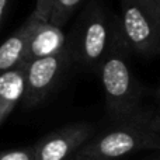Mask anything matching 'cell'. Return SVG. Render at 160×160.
<instances>
[{
	"mask_svg": "<svg viewBox=\"0 0 160 160\" xmlns=\"http://www.w3.org/2000/svg\"><path fill=\"white\" fill-rule=\"evenodd\" d=\"M129 49L124 44L117 25L111 47L98 68L104 90L105 108L117 122H145L142 110V88L128 62Z\"/></svg>",
	"mask_w": 160,
	"mask_h": 160,
	"instance_id": "obj_1",
	"label": "cell"
},
{
	"mask_svg": "<svg viewBox=\"0 0 160 160\" xmlns=\"http://www.w3.org/2000/svg\"><path fill=\"white\" fill-rule=\"evenodd\" d=\"M117 25L118 17L100 2L90 0L66 35V49L73 66L97 72L111 47Z\"/></svg>",
	"mask_w": 160,
	"mask_h": 160,
	"instance_id": "obj_2",
	"label": "cell"
},
{
	"mask_svg": "<svg viewBox=\"0 0 160 160\" xmlns=\"http://www.w3.org/2000/svg\"><path fill=\"white\" fill-rule=\"evenodd\" d=\"M110 131L90 138L75 153L76 158L118 160L127 155L148 149H160V133L145 122H117Z\"/></svg>",
	"mask_w": 160,
	"mask_h": 160,
	"instance_id": "obj_3",
	"label": "cell"
},
{
	"mask_svg": "<svg viewBox=\"0 0 160 160\" xmlns=\"http://www.w3.org/2000/svg\"><path fill=\"white\" fill-rule=\"evenodd\" d=\"M70 66L73 65L66 47L55 55L38 58L25 63L24 93L20 101L22 107L25 110H32L51 98L62 84Z\"/></svg>",
	"mask_w": 160,
	"mask_h": 160,
	"instance_id": "obj_4",
	"label": "cell"
},
{
	"mask_svg": "<svg viewBox=\"0 0 160 160\" xmlns=\"http://www.w3.org/2000/svg\"><path fill=\"white\" fill-rule=\"evenodd\" d=\"M118 31L129 52L145 58L160 55V30L149 11L136 0H121Z\"/></svg>",
	"mask_w": 160,
	"mask_h": 160,
	"instance_id": "obj_5",
	"label": "cell"
},
{
	"mask_svg": "<svg viewBox=\"0 0 160 160\" xmlns=\"http://www.w3.org/2000/svg\"><path fill=\"white\" fill-rule=\"evenodd\" d=\"M93 125L87 122L66 125L42 136L34 145V160H69L91 138Z\"/></svg>",
	"mask_w": 160,
	"mask_h": 160,
	"instance_id": "obj_6",
	"label": "cell"
},
{
	"mask_svg": "<svg viewBox=\"0 0 160 160\" xmlns=\"http://www.w3.org/2000/svg\"><path fill=\"white\" fill-rule=\"evenodd\" d=\"M24 78L25 63H20L0 75V127L21 101L24 93Z\"/></svg>",
	"mask_w": 160,
	"mask_h": 160,
	"instance_id": "obj_7",
	"label": "cell"
},
{
	"mask_svg": "<svg viewBox=\"0 0 160 160\" xmlns=\"http://www.w3.org/2000/svg\"><path fill=\"white\" fill-rule=\"evenodd\" d=\"M34 22H35V16L31 13L24 24L0 45V75L16 68L17 65L24 63L22 59H24L25 47Z\"/></svg>",
	"mask_w": 160,
	"mask_h": 160,
	"instance_id": "obj_8",
	"label": "cell"
},
{
	"mask_svg": "<svg viewBox=\"0 0 160 160\" xmlns=\"http://www.w3.org/2000/svg\"><path fill=\"white\" fill-rule=\"evenodd\" d=\"M83 0H51L49 21L58 27L63 28L76 13Z\"/></svg>",
	"mask_w": 160,
	"mask_h": 160,
	"instance_id": "obj_9",
	"label": "cell"
},
{
	"mask_svg": "<svg viewBox=\"0 0 160 160\" xmlns=\"http://www.w3.org/2000/svg\"><path fill=\"white\" fill-rule=\"evenodd\" d=\"M0 160H34V148H20L0 153Z\"/></svg>",
	"mask_w": 160,
	"mask_h": 160,
	"instance_id": "obj_10",
	"label": "cell"
},
{
	"mask_svg": "<svg viewBox=\"0 0 160 160\" xmlns=\"http://www.w3.org/2000/svg\"><path fill=\"white\" fill-rule=\"evenodd\" d=\"M145 124L150 128V129L156 131V132L160 133V115H156V117H148Z\"/></svg>",
	"mask_w": 160,
	"mask_h": 160,
	"instance_id": "obj_11",
	"label": "cell"
},
{
	"mask_svg": "<svg viewBox=\"0 0 160 160\" xmlns=\"http://www.w3.org/2000/svg\"><path fill=\"white\" fill-rule=\"evenodd\" d=\"M8 4H10V0H0V25L3 22V18H4V14L7 11Z\"/></svg>",
	"mask_w": 160,
	"mask_h": 160,
	"instance_id": "obj_12",
	"label": "cell"
},
{
	"mask_svg": "<svg viewBox=\"0 0 160 160\" xmlns=\"http://www.w3.org/2000/svg\"><path fill=\"white\" fill-rule=\"evenodd\" d=\"M136 2H138L142 7L146 8V10L149 11V14H150V8H152V2L153 0H136Z\"/></svg>",
	"mask_w": 160,
	"mask_h": 160,
	"instance_id": "obj_13",
	"label": "cell"
},
{
	"mask_svg": "<svg viewBox=\"0 0 160 160\" xmlns=\"http://www.w3.org/2000/svg\"><path fill=\"white\" fill-rule=\"evenodd\" d=\"M69 160H96V159H88V158H76V156H73L72 159Z\"/></svg>",
	"mask_w": 160,
	"mask_h": 160,
	"instance_id": "obj_14",
	"label": "cell"
},
{
	"mask_svg": "<svg viewBox=\"0 0 160 160\" xmlns=\"http://www.w3.org/2000/svg\"><path fill=\"white\" fill-rule=\"evenodd\" d=\"M158 98H159V101H160V88L158 90Z\"/></svg>",
	"mask_w": 160,
	"mask_h": 160,
	"instance_id": "obj_15",
	"label": "cell"
}]
</instances>
